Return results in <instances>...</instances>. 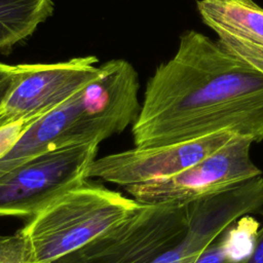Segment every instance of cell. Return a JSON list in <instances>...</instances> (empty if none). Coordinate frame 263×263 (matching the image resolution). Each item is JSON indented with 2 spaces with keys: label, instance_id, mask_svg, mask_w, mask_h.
Listing matches in <instances>:
<instances>
[{
  "label": "cell",
  "instance_id": "52a82bcc",
  "mask_svg": "<svg viewBox=\"0 0 263 263\" xmlns=\"http://www.w3.org/2000/svg\"><path fill=\"white\" fill-rule=\"evenodd\" d=\"M84 87L22 129L0 154V178L50 150L91 142L100 144L111 137L91 110Z\"/></svg>",
  "mask_w": 263,
  "mask_h": 263
},
{
  "label": "cell",
  "instance_id": "6da1fadb",
  "mask_svg": "<svg viewBox=\"0 0 263 263\" xmlns=\"http://www.w3.org/2000/svg\"><path fill=\"white\" fill-rule=\"evenodd\" d=\"M221 132L263 140V51L188 30L146 84L134 144L151 148Z\"/></svg>",
  "mask_w": 263,
  "mask_h": 263
},
{
  "label": "cell",
  "instance_id": "9c48e42d",
  "mask_svg": "<svg viewBox=\"0 0 263 263\" xmlns=\"http://www.w3.org/2000/svg\"><path fill=\"white\" fill-rule=\"evenodd\" d=\"M198 13L227 46L263 51V8L252 0H198Z\"/></svg>",
  "mask_w": 263,
  "mask_h": 263
},
{
  "label": "cell",
  "instance_id": "30bf717a",
  "mask_svg": "<svg viewBox=\"0 0 263 263\" xmlns=\"http://www.w3.org/2000/svg\"><path fill=\"white\" fill-rule=\"evenodd\" d=\"M52 0H0V50L31 36L53 12Z\"/></svg>",
  "mask_w": 263,
  "mask_h": 263
},
{
  "label": "cell",
  "instance_id": "7a4b0ae2",
  "mask_svg": "<svg viewBox=\"0 0 263 263\" xmlns=\"http://www.w3.org/2000/svg\"><path fill=\"white\" fill-rule=\"evenodd\" d=\"M142 204L86 179L51 200L20 229L25 263H51L115 227Z\"/></svg>",
  "mask_w": 263,
  "mask_h": 263
},
{
  "label": "cell",
  "instance_id": "3957f363",
  "mask_svg": "<svg viewBox=\"0 0 263 263\" xmlns=\"http://www.w3.org/2000/svg\"><path fill=\"white\" fill-rule=\"evenodd\" d=\"M188 227V205L142 204L130 217L51 263H150Z\"/></svg>",
  "mask_w": 263,
  "mask_h": 263
},
{
  "label": "cell",
  "instance_id": "7c38bea8",
  "mask_svg": "<svg viewBox=\"0 0 263 263\" xmlns=\"http://www.w3.org/2000/svg\"><path fill=\"white\" fill-rule=\"evenodd\" d=\"M0 263H25V241L20 230L0 235Z\"/></svg>",
  "mask_w": 263,
  "mask_h": 263
},
{
  "label": "cell",
  "instance_id": "5b68a950",
  "mask_svg": "<svg viewBox=\"0 0 263 263\" xmlns=\"http://www.w3.org/2000/svg\"><path fill=\"white\" fill-rule=\"evenodd\" d=\"M254 142L235 137L225 146L186 170L165 178L123 187L143 204L188 205L261 176L251 157Z\"/></svg>",
  "mask_w": 263,
  "mask_h": 263
},
{
  "label": "cell",
  "instance_id": "8992f818",
  "mask_svg": "<svg viewBox=\"0 0 263 263\" xmlns=\"http://www.w3.org/2000/svg\"><path fill=\"white\" fill-rule=\"evenodd\" d=\"M93 55L51 64L16 65L12 86L0 107V129H22L81 90L100 73Z\"/></svg>",
  "mask_w": 263,
  "mask_h": 263
},
{
  "label": "cell",
  "instance_id": "4fadbf2b",
  "mask_svg": "<svg viewBox=\"0 0 263 263\" xmlns=\"http://www.w3.org/2000/svg\"><path fill=\"white\" fill-rule=\"evenodd\" d=\"M15 73L16 65H8L0 62V107L12 86Z\"/></svg>",
  "mask_w": 263,
  "mask_h": 263
},
{
  "label": "cell",
  "instance_id": "8fae6325",
  "mask_svg": "<svg viewBox=\"0 0 263 263\" xmlns=\"http://www.w3.org/2000/svg\"><path fill=\"white\" fill-rule=\"evenodd\" d=\"M261 223L246 214L230 223L217 237L228 263H247L253 256Z\"/></svg>",
  "mask_w": 263,
  "mask_h": 263
},
{
  "label": "cell",
  "instance_id": "ba28073f",
  "mask_svg": "<svg viewBox=\"0 0 263 263\" xmlns=\"http://www.w3.org/2000/svg\"><path fill=\"white\" fill-rule=\"evenodd\" d=\"M235 137L232 133L221 132L176 144L135 147L96 158L87 168L86 178L96 177L125 187L170 177L213 154Z\"/></svg>",
  "mask_w": 263,
  "mask_h": 263
},
{
  "label": "cell",
  "instance_id": "277c9868",
  "mask_svg": "<svg viewBox=\"0 0 263 263\" xmlns=\"http://www.w3.org/2000/svg\"><path fill=\"white\" fill-rule=\"evenodd\" d=\"M98 147L91 142L50 150L0 178V217L29 220L55 197L84 182Z\"/></svg>",
  "mask_w": 263,
  "mask_h": 263
},
{
  "label": "cell",
  "instance_id": "9a60e30c",
  "mask_svg": "<svg viewBox=\"0 0 263 263\" xmlns=\"http://www.w3.org/2000/svg\"><path fill=\"white\" fill-rule=\"evenodd\" d=\"M261 216L263 219V211L261 212ZM247 263H263V222L259 229L257 246H256L255 252H254L253 256L251 257V259Z\"/></svg>",
  "mask_w": 263,
  "mask_h": 263
},
{
  "label": "cell",
  "instance_id": "5bb4252c",
  "mask_svg": "<svg viewBox=\"0 0 263 263\" xmlns=\"http://www.w3.org/2000/svg\"><path fill=\"white\" fill-rule=\"evenodd\" d=\"M194 263H228L220 242L216 238L199 255Z\"/></svg>",
  "mask_w": 263,
  "mask_h": 263
}]
</instances>
